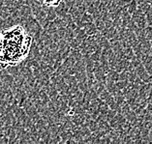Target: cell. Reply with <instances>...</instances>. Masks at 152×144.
Masks as SVG:
<instances>
[{"mask_svg": "<svg viewBox=\"0 0 152 144\" xmlns=\"http://www.w3.org/2000/svg\"><path fill=\"white\" fill-rule=\"evenodd\" d=\"M1 37L3 47L2 61L0 63L1 67L6 68L18 65L28 54L32 37L20 25L3 30Z\"/></svg>", "mask_w": 152, "mask_h": 144, "instance_id": "obj_1", "label": "cell"}, {"mask_svg": "<svg viewBox=\"0 0 152 144\" xmlns=\"http://www.w3.org/2000/svg\"><path fill=\"white\" fill-rule=\"evenodd\" d=\"M61 2L62 0H44V5L47 7H57Z\"/></svg>", "mask_w": 152, "mask_h": 144, "instance_id": "obj_2", "label": "cell"}, {"mask_svg": "<svg viewBox=\"0 0 152 144\" xmlns=\"http://www.w3.org/2000/svg\"><path fill=\"white\" fill-rule=\"evenodd\" d=\"M2 56H3V47H2V37L0 34V63L2 61Z\"/></svg>", "mask_w": 152, "mask_h": 144, "instance_id": "obj_3", "label": "cell"}]
</instances>
